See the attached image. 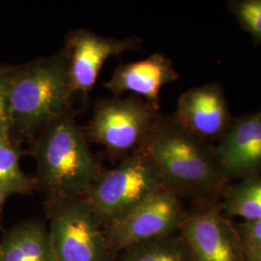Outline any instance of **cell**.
I'll return each mask as SVG.
<instances>
[{
	"instance_id": "obj_13",
	"label": "cell",
	"mask_w": 261,
	"mask_h": 261,
	"mask_svg": "<svg viewBox=\"0 0 261 261\" xmlns=\"http://www.w3.org/2000/svg\"><path fill=\"white\" fill-rule=\"evenodd\" d=\"M0 261H56L47 224L31 219L6 230L0 240Z\"/></svg>"
},
{
	"instance_id": "obj_21",
	"label": "cell",
	"mask_w": 261,
	"mask_h": 261,
	"mask_svg": "<svg viewBox=\"0 0 261 261\" xmlns=\"http://www.w3.org/2000/svg\"><path fill=\"white\" fill-rule=\"evenodd\" d=\"M252 261H261V256L257 257V258H255V259H253Z\"/></svg>"
},
{
	"instance_id": "obj_1",
	"label": "cell",
	"mask_w": 261,
	"mask_h": 261,
	"mask_svg": "<svg viewBox=\"0 0 261 261\" xmlns=\"http://www.w3.org/2000/svg\"><path fill=\"white\" fill-rule=\"evenodd\" d=\"M164 186L191 203L221 201L232 184L220 168L214 144L163 116L142 147Z\"/></svg>"
},
{
	"instance_id": "obj_16",
	"label": "cell",
	"mask_w": 261,
	"mask_h": 261,
	"mask_svg": "<svg viewBox=\"0 0 261 261\" xmlns=\"http://www.w3.org/2000/svg\"><path fill=\"white\" fill-rule=\"evenodd\" d=\"M23 154L15 141L0 139V189L9 196L29 195L34 188V182L20 168Z\"/></svg>"
},
{
	"instance_id": "obj_6",
	"label": "cell",
	"mask_w": 261,
	"mask_h": 261,
	"mask_svg": "<svg viewBox=\"0 0 261 261\" xmlns=\"http://www.w3.org/2000/svg\"><path fill=\"white\" fill-rule=\"evenodd\" d=\"M45 210L56 261H113L102 226L84 196L47 197Z\"/></svg>"
},
{
	"instance_id": "obj_7",
	"label": "cell",
	"mask_w": 261,
	"mask_h": 261,
	"mask_svg": "<svg viewBox=\"0 0 261 261\" xmlns=\"http://www.w3.org/2000/svg\"><path fill=\"white\" fill-rule=\"evenodd\" d=\"M185 213L182 199L166 187L160 188L130 213L105 227L113 258L137 244L177 233Z\"/></svg>"
},
{
	"instance_id": "obj_18",
	"label": "cell",
	"mask_w": 261,
	"mask_h": 261,
	"mask_svg": "<svg viewBox=\"0 0 261 261\" xmlns=\"http://www.w3.org/2000/svg\"><path fill=\"white\" fill-rule=\"evenodd\" d=\"M246 261L261 256V220L234 222Z\"/></svg>"
},
{
	"instance_id": "obj_14",
	"label": "cell",
	"mask_w": 261,
	"mask_h": 261,
	"mask_svg": "<svg viewBox=\"0 0 261 261\" xmlns=\"http://www.w3.org/2000/svg\"><path fill=\"white\" fill-rule=\"evenodd\" d=\"M221 206L229 219L261 220V176L244 178L232 183L221 199Z\"/></svg>"
},
{
	"instance_id": "obj_5",
	"label": "cell",
	"mask_w": 261,
	"mask_h": 261,
	"mask_svg": "<svg viewBox=\"0 0 261 261\" xmlns=\"http://www.w3.org/2000/svg\"><path fill=\"white\" fill-rule=\"evenodd\" d=\"M162 117L160 109L140 97L114 96L96 103L85 137L122 160L142 149Z\"/></svg>"
},
{
	"instance_id": "obj_15",
	"label": "cell",
	"mask_w": 261,
	"mask_h": 261,
	"mask_svg": "<svg viewBox=\"0 0 261 261\" xmlns=\"http://www.w3.org/2000/svg\"><path fill=\"white\" fill-rule=\"evenodd\" d=\"M113 261H194L182 236L170 234L137 244Z\"/></svg>"
},
{
	"instance_id": "obj_12",
	"label": "cell",
	"mask_w": 261,
	"mask_h": 261,
	"mask_svg": "<svg viewBox=\"0 0 261 261\" xmlns=\"http://www.w3.org/2000/svg\"><path fill=\"white\" fill-rule=\"evenodd\" d=\"M179 79L172 61L162 54L118 66L103 86L114 96L125 93L138 96L160 109V92Z\"/></svg>"
},
{
	"instance_id": "obj_9",
	"label": "cell",
	"mask_w": 261,
	"mask_h": 261,
	"mask_svg": "<svg viewBox=\"0 0 261 261\" xmlns=\"http://www.w3.org/2000/svg\"><path fill=\"white\" fill-rule=\"evenodd\" d=\"M141 44L140 38L135 36L124 39L105 37L84 28L69 32L63 50L75 94L86 95L93 89L109 58L136 50Z\"/></svg>"
},
{
	"instance_id": "obj_8",
	"label": "cell",
	"mask_w": 261,
	"mask_h": 261,
	"mask_svg": "<svg viewBox=\"0 0 261 261\" xmlns=\"http://www.w3.org/2000/svg\"><path fill=\"white\" fill-rule=\"evenodd\" d=\"M178 232L194 261H246L234 222L221 201L191 203Z\"/></svg>"
},
{
	"instance_id": "obj_17",
	"label": "cell",
	"mask_w": 261,
	"mask_h": 261,
	"mask_svg": "<svg viewBox=\"0 0 261 261\" xmlns=\"http://www.w3.org/2000/svg\"><path fill=\"white\" fill-rule=\"evenodd\" d=\"M228 6L241 28L261 44V0H235Z\"/></svg>"
},
{
	"instance_id": "obj_2",
	"label": "cell",
	"mask_w": 261,
	"mask_h": 261,
	"mask_svg": "<svg viewBox=\"0 0 261 261\" xmlns=\"http://www.w3.org/2000/svg\"><path fill=\"white\" fill-rule=\"evenodd\" d=\"M75 95L64 50L14 68L10 88L11 140H32L71 109Z\"/></svg>"
},
{
	"instance_id": "obj_10",
	"label": "cell",
	"mask_w": 261,
	"mask_h": 261,
	"mask_svg": "<svg viewBox=\"0 0 261 261\" xmlns=\"http://www.w3.org/2000/svg\"><path fill=\"white\" fill-rule=\"evenodd\" d=\"M171 117L184 129L211 143L220 140L235 119L224 90L217 83L193 87L181 94Z\"/></svg>"
},
{
	"instance_id": "obj_19",
	"label": "cell",
	"mask_w": 261,
	"mask_h": 261,
	"mask_svg": "<svg viewBox=\"0 0 261 261\" xmlns=\"http://www.w3.org/2000/svg\"><path fill=\"white\" fill-rule=\"evenodd\" d=\"M14 68L0 63V139H11L10 88Z\"/></svg>"
},
{
	"instance_id": "obj_4",
	"label": "cell",
	"mask_w": 261,
	"mask_h": 261,
	"mask_svg": "<svg viewBox=\"0 0 261 261\" xmlns=\"http://www.w3.org/2000/svg\"><path fill=\"white\" fill-rule=\"evenodd\" d=\"M164 187L158 169L142 150L122 159L112 169H103L84 195L102 227L123 218Z\"/></svg>"
},
{
	"instance_id": "obj_11",
	"label": "cell",
	"mask_w": 261,
	"mask_h": 261,
	"mask_svg": "<svg viewBox=\"0 0 261 261\" xmlns=\"http://www.w3.org/2000/svg\"><path fill=\"white\" fill-rule=\"evenodd\" d=\"M214 150L220 168L231 183L261 176V112L234 119Z\"/></svg>"
},
{
	"instance_id": "obj_20",
	"label": "cell",
	"mask_w": 261,
	"mask_h": 261,
	"mask_svg": "<svg viewBox=\"0 0 261 261\" xmlns=\"http://www.w3.org/2000/svg\"><path fill=\"white\" fill-rule=\"evenodd\" d=\"M8 197H9V196L2 189H0V217H1V213L3 211V207L5 204V201L7 200Z\"/></svg>"
},
{
	"instance_id": "obj_3",
	"label": "cell",
	"mask_w": 261,
	"mask_h": 261,
	"mask_svg": "<svg viewBox=\"0 0 261 261\" xmlns=\"http://www.w3.org/2000/svg\"><path fill=\"white\" fill-rule=\"evenodd\" d=\"M31 154L37 163L34 184L47 197L84 196L103 170L72 108L38 135Z\"/></svg>"
}]
</instances>
